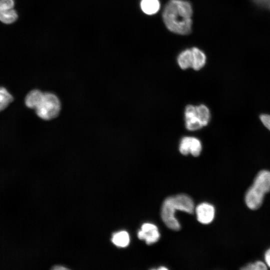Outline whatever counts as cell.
I'll return each instance as SVG.
<instances>
[{
  "mask_svg": "<svg viewBox=\"0 0 270 270\" xmlns=\"http://www.w3.org/2000/svg\"><path fill=\"white\" fill-rule=\"evenodd\" d=\"M185 118H188L196 116V106L188 105L186 106L184 112Z\"/></svg>",
  "mask_w": 270,
  "mask_h": 270,
  "instance_id": "obj_20",
  "label": "cell"
},
{
  "mask_svg": "<svg viewBox=\"0 0 270 270\" xmlns=\"http://www.w3.org/2000/svg\"><path fill=\"white\" fill-rule=\"evenodd\" d=\"M192 54V68L196 70H200L206 64V56L204 52L198 48H191Z\"/></svg>",
  "mask_w": 270,
  "mask_h": 270,
  "instance_id": "obj_9",
  "label": "cell"
},
{
  "mask_svg": "<svg viewBox=\"0 0 270 270\" xmlns=\"http://www.w3.org/2000/svg\"><path fill=\"white\" fill-rule=\"evenodd\" d=\"M140 240H144L147 244H152L156 242L160 238L158 228L154 224L145 223L142 226L141 230L138 233Z\"/></svg>",
  "mask_w": 270,
  "mask_h": 270,
  "instance_id": "obj_5",
  "label": "cell"
},
{
  "mask_svg": "<svg viewBox=\"0 0 270 270\" xmlns=\"http://www.w3.org/2000/svg\"><path fill=\"white\" fill-rule=\"evenodd\" d=\"M186 127L189 130H196L201 128L203 126L197 116L192 118H185Z\"/></svg>",
  "mask_w": 270,
  "mask_h": 270,
  "instance_id": "obj_17",
  "label": "cell"
},
{
  "mask_svg": "<svg viewBox=\"0 0 270 270\" xmlns=\"http://www.w3.org/2000/svg\"><path fill=\"white\" fill-rule=\"evenodd\" d=\"M265 260L268 266L270 268V248L265 254Z\"/></svg>",
  "mask_w": 270,
  "mask_h": 270,
  "instance_id": "obj_23",
  "label": "cell"
},
{
  "mask_svg": "<svg viewBox=\"0 0 270 270\" xmlns=\"http://www.w3.org/2000/svg\"><path fill=\"white\" fill-rule=\"evenodd\" d=\"M266 266L264 262L258 261L255 263L247 265L246 266L242 268V270H266Z\"/></svg>",
  "mask_w": 270,
  "mask_h": 270,
  "instance_id": "obj_19",
  "label": "cell"
},
{
  "mask_svg": "<svg viewBox=\"0 0 270 270\" xmlns=\"http://www.w3.org/2000/svg\"><path fill=\"white\" fill-rule=\"evenodd\" d=\"M260 118L264 125L270 130V115L262 114Z\"/></svg>",
  "mask_w": 270,
  "mask_h": 270,
  "instance_id": "obj_21",
  "label": "cell"
},
{
  "mask_svg": "<svg viewBox=\"0 0 270 270\" xmlns=\"http://www.w3.org/2000/svg\"><path fill=\"white\" fill-rule=\"evenodd\" d=\"M197 219L203 224H208L212 222L214 216V206L208 203H202L196 208Z\"/></svg>",
  "mask_w": 270,
  "mask_h": 270,
  "instance_id": "obj_7",
  "label": "cell"
},
{
  "mask_svg": "<svg viewBox=\"0 0 270 270\" xmlns=\"http://www.w3.org/2000/svg\"><path fill=\"white\" fill-rule=\"evenodd\" d=\"M112 242L120 247L127 246L130 242V236L126 231H121L114 234L112 238Z\"/></svg>",
  "mask_w": 270,
  "mask_h": 270,
  "instance_id": "obj_13",
  "label": "cell"
},
{
  "mask_svg": "<svg viewBox=\"0 0 270 270\" xmlns=\"http://www.w3.org/2000/svg\"><path fill=\"white\" fill-rule=\"evenodd\" d=\"M178 63L182 70L192 68V54L191 48L186 49L182 52L178 57Z\"/></svg>",
  "mask_w": 270,
  "mask_h": 270,
  "instance_id": "obj_10",
  "label": "cell"
},
{
  "mask_svg": "<svg viewBox=\"0 0 270 270\" xmlns=\"http://www.w3.org/2000/svg\"><path fill=\"white\" fill-rule=\"evenodd\" d=\"M176 210L192 214L194 204L192 199L186 194H180L166 198L162 204L161 216L163 222L168 228L178 230L180 225L174 216Z\"/></svg>",
  "mask_w": 270,
  "mask_h": 270,
  "instance_id": "obj_2",
  "label": "cell"
},
{
  "mask_svg": "<svg viewBox=\"0 0 270 270\" xmlns=\"http://www.w3.org/2000/svg\"><path fill=\"white\" fill-rule=\"evenodd\" d=\"M202 150L200 140L196 138L190 137V154L194 156H198Z\"/></svg>",
  "mask_w": 270,
  "mask_h": 270,
  "instance_id": "obj_16",
  "label": "cell"
},
{
  "mask_svg": "<svg viewBox=\"0 0 270 270\" xmlns=\"http://www.w3.org/2000/svg\"><path fill=\"white\" fill-rule=\"evenodd\" d=\"M253 1L260 6L270 8V0H253Z\"/></svg>",
  "mask_w": 270,
  "mask_h": 270,
  "instance_id": "obj_22",
  "label": "cell"
},
{
  "mask_svg": "<svg viewBox=\"0 0 270 270\" xmlns=\"http://www.w3.org/2000/svg\"><path fill=\"white\" fill-rule=\"evenodd\" d=\"M196 116L203 126H206L210 120V112L208 108L204 104L196 106Z\"/></svg>",
  "mask_w": 270,
  "mask_h": 270,
  "instance_id": "obj_14",
  "label": "cell"
},
{
  "mask_svg": "<svg viewBox=\"0 0 270 270\" xmlns=\"http://www.w3.org/2000/svg\"><path fill=\"white\" fill-rule=\"evenodd\" d=\"M192 8L184 0H170L162 12V18L167 28L182 35L189 34L192 30Z\"/></svg>",
  "mask_w": 270,
  "mask_h": 270,
  "instance_id": "obj_1",
  "label": "cell"
},
{
  "mask_svg": "<svg viewBox=\"0 0 270 270\" xmlns=\"http://www.w3.org/2000/svg\"><path fill=\"white\" fill-rule=\"evenodd\" d=\"M258 192L264 195L270 192V172L267 170L260 171L256 176L252 186Z\"/></svg>",
  "mask_w": 270,
  "mask_h": 270,
  "instance_id": "obj_6",
  "label": "cell"
},
{
  "mask_svg": "<svg viewBox=\"0 0 270 270\" xmlns=\"http://www.w3.org/2000/svg\"><path fill=\"white\" fill-rule=\"evenodd\" d=\"M14 0H0V21L5 24H12L18 18L16 11L14 8Z\"/></svg>",
  "mask_w": 270,
  "mask_h": 270,
  "instance_id": "obj_4",
  "label": "cell"
},
{
  "mask_svg": "<svg viewBox=\"0 0 270 270\" xmlns=\"http://www.w3.org/2000/svg\"><path fill=\"white\" fill-rule=\"evenodd\" d=\"M44 92L38 90H34L30 92L25 98V104L30 108L34 109L42 98Z\"/></svg>",
  "mask_w": 270,
  "mask_h": 270,
  "instance_id": "obj_12",
  "label": "cell"
},
{
  "mask_svg": "<svg viewBox=\"0 0 270 270\" xmlns=\"http://www.w3.org/2000/svg\"><path fill=\"white\" fill-rule=\"evenodd\" d=\"M190 137L186 136L183 138L180 144L179 150L180 152L184 156L190 154Z\"/></svg>",
  "mask_w": 270,
  "mask_h": 270,
  "instance_id": "obj_18",
  "label": "cell"
},
{
  "mask_svg": "<svg viewBox=\"0 0 270 270\" xmlns=\"http://www.w3.org/2000/svg\"><path fill=\"white\" fill-rule=\"evenodd\" d=\"M264 197V194L258 192L252 186L246 192L245 202L249 208L256 210L262 206Z\"/></svg>",
  "mask_w": 270,
  "mask_h": 270,
  "instance_id": "obj_8",
  "label": "cell"
},
{
  "mask_svg": "<svg viewBox=\"0 0 270 270\" xmlns=\"http://www.w3.org/2000/svg\"><path fill=\"white\" fill-rule=\"evenodd\" d=\"M38 117L44 120L56 118L60 110L58 98L50 92H44L43 96L34 108Z\"/></svg>",
  "mask_w": 270,
  "mask_h": 270,
  "instance_id": "obj_3",
  "label": "cell"
},
{
  "mask_svg": "<svg viewBox=\"0 0 270 270\" xmlns=\"http://www.w3.org/2000/svg\"><path fill=\"white\" fill-rule=\"evenodd\" d=\"M140 6L144 14L152 15L158 11L160 3L158 0H142Z\"/></svg>",
  "mask_w": 270,
  "mask_h": 270,
  "instance_id": "obj_11",
  "label": "cell"
},
{
  "mask_svg": "<svg viewBox=\"0 0 270 270\" xmlns=\"http://www.w3.org/2000/svg\"><path fill=\"white\" fill-rule=\"evenodd\" d=\"M14 97L4 87L0 86V112L13 101Z\"/></svg>",
  "mask_w": 270,
  "mask_h": 270,
  "instance_id": "obj_15",
  "label": "cell"
}]
</instances>
